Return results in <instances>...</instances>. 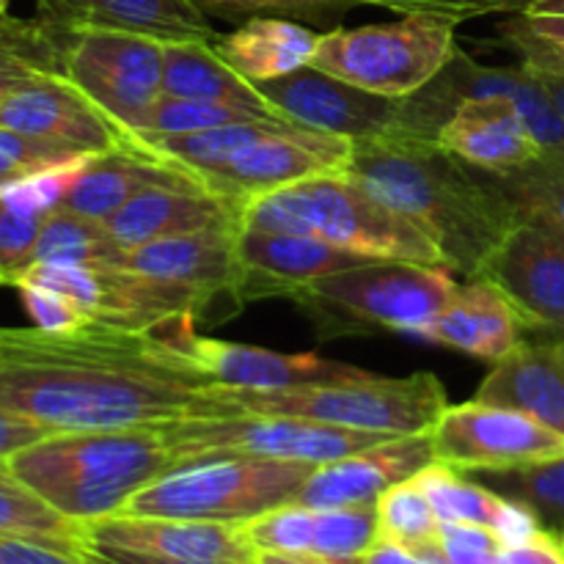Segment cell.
<instances>
[{"label": "cell", "instance_id": "4fadbf2b", "mask_svg": "<svg viewBox=\"0 0 564 564\" xmlns=\"http://www.w3.org/2000/svg\"><path fill=\"white\" fill-rule=\"evenodd\" d=\"M237 231L240 226H215L191 235L163 237L124 253L121 268L141 279L180 290L198 308V319H220L229 306L240 312L237 295Z\"/></svg>", "mask_w": 564, "mask_h": 564}, {"label": "cell", "instance_id": "e0dca14e", "mask_svg": "<svg viewBox=\"0 0 564 564\" xmlns=\"http://www.w3.org/2000/svg\"><path fill=\"white\" fill-rule=\"evenodd\" d=\"M369 262L380 259L345 251L317 237L240 229L237 231V295L242 306L270 297H292L301 286L323 275L361 268Z\"/></svg>", "mask_w": 564, "mask_h": 564}, {"label": "cell", "instance_id": "d590c367", "mask_svg": "<svg viewBox=\"0 0 564 564\" xmlns=\"http://www.w3.org/2000/svg\"><path fill=\"white\" fill-rule=\"evenodd\" d=\"M501 191L510 196L523 218H545L564 231V163L534 158L516 169L494 171Z\"/></svg>", "mask_w": 564, "mask_h": 564}, {"label": "cell", "instance_id": "836d02e7", "mask_svg": "<svg viewBox=\"0 0 564 564\" xmlns=\"http://www.w3.org/2000/svg\"><path fill=\"white\" fill-rule=\"evenodd\" d=\"M124 253L110 237L108 226L99 220L80 218V215L55 209L44 218L39 231L33 262H61L83 264V268H119ZM31 262V264H33Z\"/></svg>", "mask_w": 564, "mask_h": 564}, {"label": "cell", "instance_id": "4dcf8cb0", "mask_svg": "<svg viewBox=\"0 0 564 564\" xmlns=\"http://www.w3.org/2000/svg\"><path fill=\"white\" fill-rule=\"evenodd\" d=\"M66 31L50 22L0 17V97L44 75H64Z\"/></svg>", "mask_w": 564, "mask_h": 564}, {"label": "cell", "instance_id": "ffe728a7", "mask_svg": "<svg viewBox=\"0 0 564 564\" xmlns=\"http://www.w3.org/2000/svg\"><path fill=\"white\" fill-rule=\"evenodd\" d=\"M187 356H191L193 367L202 369L215 386H226V389L275 391L297 389V386L345 383V380H358L369 375L367 369L325 361V358L312 356V352L286 356V352L207 339V336L198 334L191 336Z\"/></svg>", "mask_w": 564, "mask_h": 564}, {"label": "cell", "instance_id": "6f0895ef", "mask_svg": "<svg viewBox=\"0 0 564 564\" xmlns=\"http://www.w3.org/2000/svg\"><path fill=\"white\" fill-rule=\"evenodd\" d=\"M0 286H3V275H0Z\"/></svg>", "mask_w": 564, "mask_h": 564}, {"label": "cell", "instance_id": "7dc6e473", "mask_svg": "<svg viewBox=\"0 0 564 564\" xmlns=\"http://www.w3.org/2000/svg\"><path fill=\"white\" fill-rule=\"evenodd\" d=\"M0 564H88L83 554L53 549L36 540L0 534Z\"/></svg>", "mask_w": 564, "mask_h": 564}, {"label": "cell", "instance_id": "7bdbcfd3", "mask_svg": "<svg viewBox=\"0 0 564 564\" xmlns=\"http://www.w3.org/2000/svg\"><path fill=\"white\" fill-rule=\"evenodd\" d=\"M42 224V215L22 213L0 196V275H3V286L11 284L14 275L33 262Z\"/></svg>", "mask_w": 564, "mask_h": 564}, {"label": "cell", "instance_id": "d6986e66", "mask_svg": "<svg viewBox=\"0 0 564 564\" xmlns=\"http://www.w3.org/2000/svg\"><path fill=\"white\" fill-rule=\"evenodd\" d=\"M83 527H86V543L113 545V549L165 556V560L253 564L259 556L242 538L240 523L160 516H110L83 523Z\"/></svg>", "mask_w": 564, "mask_h": 564}, {"label": "cell", "instance_id": "60d3db41", "mask_svg": "<svg viewBox=\"0 0 564 564\" xmlns=\"http://www.w3.org/2000/svg\"><path fill=\"white\" fill-rule=\"evenodd\" d=\"M248 121H268L259 113H251L246 108L224 102H207V99H187V97H163L154 102L152 113L147 119L143 132H160V135H174V132H196L213 130V127L229 124H248ZM275 124V121H270ZM284 127V124H281Z\"/></svg>", "mask_w": 564, "mask_h": 564}, {"label": "cell", "instance_id": "277c9868", "mask_svg": "<svg viewBox=\"0 0 564 564\" xmlns=\"http://www.w3.org/2000/svg\"><path fill=\"white\" fill-rule=\"evenodd\" d=\"M240 229L317 237L367 259L446 268L438 248L408 218L386 207L350 174H319L251 198Z\"/></svg>", "mask_w": 564, "mask_h": 564}, {"label": "cell", "instance_id": "bcb514c9", "mask_svg": "<svg viewBox=\"0 0 564 564\" xmlns=\"http://www.w3.org/2000/svg\"><path fill=\"white\" fill-rule=\"evenodd\" d=\"M22 303H25L28 317L33 319V328L50 330V334H66V330H77L83 325L94 323L75 301H69L61 292L47 290L39 284H17Z\"/></svg>", "mask_w": 564, "mask_h": 564}, {"label": "cell", "instance_id": "f5cc1de1", "mask_svg": "<svg viewBox=\"0 0 564 564\" xmlns=\"http://www.w3.org/2000/svg\"><path fill=\"white\" fill-rule=\"evenodd\" d=\"M253 564H339L312 554H259Z\"/></svg>", "mask_w": 564, "mask_h": 564}, {"label": "cell", "instance_id": "db71d44e", "mask_svg": "<svg viewBox=\"0 0 564 564\" xmlns=\"http://www.w3.org/2000/svg\"><path fill=\"white\" fill-rule=\"evenodd\" d=\"M523 14H538V17H564V0H538L529 6Z\"/></svg>", "mask_w": 564, "mask_h": 564}, {"label": "cell", "instance_id": "30bf717a", "mask_svg": "<svg viewBox=\"0 0 564 564\" xmlns=\"http://www.w3.org/2000/svg\"><path fill=\"white\" fill-rule=\"evenodd\" d=\"M64 77L127 138L147 130L163 97V42L121 31H66Z\"/></svg>", "mask_w": 564, "mask_h": 564}, {"label": "cell", "instance_id": "9a60e30c", "mask_svg": "<svg viewBox=\"0 0 564 564\" xmlns=\"http://www.w3.org/2000/svg\"><path fill=\"white\" fill-rule=\"evenodd\" d=\"M257 86L281 116L303 130L328 132L358 143L394 135L402 127V99L364 91L314 66Z\"/></svg>", "mask_w": 564, "mask_h": 564}, {"label": "cell", "instance_id": "9f6ffc18", "mask_svg": "<svg viewBox=\"0 0 564 564\" xmlns=\"http://www.w3.org/2000/svg\"><path fill=\"white\" fill-rule=\"evenodd\" d=\"M9 3H11V0H0V17H6V11H9Z\"/></svg>", "mask_w": 564, "mask_h": 564}, {"label": "cell", "instance_id": "f6af8a7d", "mask_svg": "<svg viewBox=\"0 0 564 564\" xmlns=\"http://www.w3.org/2000/svg\"><path fill=\"white\" fill-rule=\"evenodd\" d=\"M538 0H389L386 9L397 14H427L455 25L488 14H523Z\"/></svg>", "mask_w": 564, "mask_h": 564}, {"label": "cell", "instance_id": "9c48e42d", "mask_svg": "<svg viewBox=\"0 0 564 564\" xmlns=\"http://www.w3.org/2000/svg\"><path fill=\"white\" fill-rule=\"evenodd\" d=\"M312 463L301 460H209L174 468L138 490L119 516L191 518L242 523L273 507L295 501Z\"/></svg>", "mask_w": 564, "mask_h": 564}, {"label": "cell", "instance_id": "5b68a950", "mask_svg": "<svg viewBox=\"0 0 564 564\" xmlns=\"http://www.w3.org/2000/svg\"><path fill=\"white\" fill-rule=\"evenodd\" d=\"M209 402V413H268L380 435L430 433L441 413L449 408L444 383L433 372H416L408 378H380L369 372L367 378L345 383L275 391L213 386Z\"/></svg>", "mask_w": 564, "mask_h": 564}, {"label": "cell", "instance_id": "816d5d0a", "mask_svg": "<svg viewBox=\"0 0 564 564\" xmlns=\"http://www.w3.org/2000/svg\"><path fill=\"white\" fill-rule=\"evenodd\" d=\"M361 564H435V562L424 560V556L419 554H411V551L400 549V545L394 543L378 540V543L367 551V556H364Z\"/></svg>", "mask_w": 564, "mask_h": 564}, {"label": "cell", "instance_id": "cb8c5ba5", "mask_svg": "<svg viewBox=\"0 0 564 564\" xmlns=\"http://www.w3.org/2000/svg\"><path fill=\"white\" fill-rule=\"evenodd\" d=\"M413 336L496 364L523 339V325L494 281L466 279L449 306Z\"/></svg>", "mask_w": 564, "mask_h": 564}, {"label": "cell", "instance_id": "1f68e13d", "mask_svg": "<svg viewBox=\"0 0 564 564\" xmlns=\"http://www.w3.org/2000/svg\"><path fill=\"white\" fill-rule=\"evenodd\" d=\"M0 534L36 540L69 554H83L86 549V527L55 512L47 501L17 482L6 466H0Z\"/></svg>", "mask_w": 564, "mask_h": 564}, {"label": "cell", "instance_id": "f907efd6", "mask_svg": "<svg viewBox=\"0 0 564 564\" xmlns=\"http://www.w3.org/2000/svg\"><path fill=\"white\" fill-rule=\"evenodd\" d=\"M83 560L88 564H220V562H185V560H165V556L138 554V551L113 549V545H94L86 543Z\"/></svg>", "mask_w": 564, "mask_h": 564}, {"label": "cell", "instance_id": "c3c4849f", "mask_svg": "<svg viewBox=\"0 0 564 564\" xmlns=\"http://www.w3.org/2000/svg\"><path fill=\"white\" fill-rule=\"evenodd\" d=\"M494 564H564V538L540 529L523 543L505 545Z\"/></svg>", "mask_w": 564, "mask_h": 564}, {"label": "cell", "instance_id": "83f0119b", "mask_svg": "<svg viewBox=\"0 0 564 564\" xmlns=\"http://www.w3.org/2000/svg\"><path fill=\"white\" fill-rule=\"evenodd\" d=\"M416 482L427 494L441 523L485 527L505 545L523 543L540 532V523L534 521L532 512L523 510L516 501H507L505 496L494 494L482 482H471L468 474L455 471V468L433 463L422 474H416Z\"/></svg>", "mask_w": 564, "mask_h": 564}, {"label": "cell", "instance_id": "5bb4252c", "mask_svg": "<svg viewBox=\"0 0 564 564\" xmlns=\"http://www.w3.org/2000/svg\"><path fill=\"white\" fill-rule=\"evenodd\" d=\"M516 308L523 334L564 339V231L545 218H523L482 275Z\"/></svg>", "mask_w": 564, "mask_h": 564}, {"label": "cell", "instance_id": "d4e9b609", "mask_svg": "<svg viewBox=\"0 0 564 564\" xmlns=\"http://www.w3.org/2000/svg\"><path fill=\"white\" fill-rule=\"evenodd\" d=\"M510 94L463 102L457 113L441 127V147L485 171L516 169L540 158V147L523 124Z\"/></svg>", "mask_w": 564, "mask_h": 564}, {"label": "cell", "instance_id": "ba28073f", "mask_svg": "<svg viewBox=\"0 0 564 564\" xmlns=\"http://www.w3.org/2000/svg\"><path fill=\"white\" fill-rule=\"evenodd\" d=\"M455 22L427 14H402L383 25L334 28L319 33L314 69L364 91L405 99L427 86L460 47Z\"/></svg>", "mask_w": 564, "mask_h": 564}, {"label": "cell", "instance_id": "681fc988", "mask_svg": "<svg viewBox=\"0 0 564 564\" xmlns=\"http://www.w3.org/2000/svg\"><path fill=\"white\" fill-rule=\"evenodd\" d=\"M53 430H47L44 424L31 422V419L20 416V413H11L0 408V466H6L11 455H17L25 446L36 444L44 435H50Z\"/></svg>", "mask_w": 564, "mask_h": 564}, {"label": "cell", "instance_id": "3957f363", "mask_svg": "<svg viewBox=\"0 0 564 564\" xmlns=\"http://www.w3.org/2000/svg\"><path fill=\"white\" fill-rule=\"evenodd\" d=\"M11 477L77 523L119 516L149 482L169 474L158 427L50 433L6 460Z\"/></svg>", "mask_w": 564, "mask_h": 564}, {"label": "cell", "instance_id": "ee69618b", "mask_svg": "<svg viewBox=\"0 0 564 564\" xmlns=\"http://www.w3.org/2000/svg\"><path fill=\"white\" fill-rule=\"evenodd\" d=\"M505 549L499 538L485 527L471 523H441L438 545L430 562L435 564H494Z\"/></svg>", "mask_w": 564, "mask_h": 564}, {"label": "cell", "instance_id": "52a82bcc", "mask_svg": "<svg viewBox=\"0 0 564 564\" xmlns=\"http://www.w3.org/2000/svg\"><path fill=\"white\" fill-rule=\"evenodd\" d=\"M171 466H193L209 460H301L312 466L341 460L347 455L380 444L394 435L364 433L268 413H204L158 424ZM171 468V471H174Z\"/></svg>", "mask_w": 564, "mask_h": 564}, {"label": "cell", "instance_id": "8d00e7d4", "mask_svg": "<svg viewBox=\"0 0 564 564\" xmlns=\"http://www.w3.org/2000/svg\"><path fill=\"white\" fill-rule=\"evenodd\" d=\"M380 540L378 507H334L314 510L312 556L339 564H361Z\"/></svg>", "mask_w": 564, "mask_h": 564}, {"label": "cell", "instance_id": "f1b7e54d", "mask_svg": "<svg viewBox=\"0 0 564 564\" xmlns=\"http://www.w3.org/2000/svg\"><path fill=\"white\" fill-rule=\"evenodd\" d=\"M319 33L286 17H251L215 42L226 64L251 83L275 80L312 64Z\"/></svg>", "mask_w": 564, "mask_h": 564}, {"label": "cell", "instance_id": "f546056e", "mask_svg": "<svg viewBox=\"0 0 564 564\" xmlns=\"http://www.w3.org/2000/svg\"><path fill=\"white\" fill-rule=\"evenodd\" d=\"M284 130L281 124L270 121H248V124L213 127V130L196 132H174V135H160V132H135L130 135L127 147L138 149L141 154L160 160L171 169L182 171L196 182V176L207 171L220 169L237 154L246 152L257 141H262L268 132Z\"/></svg>", "mask_w": 564, "mask_h": 564}, {"label": "cell", "instance_id": "2e32d148", "mask_svg": "<svg viewBox=\"0 0 564 564\" xmlns=\"http://www.w3.org/2000/svg\"><path fill=\"white\" fill-rule=\"evenodd\" d=\"M0 127L77 154H108L127 149L130 141L64 75H44L6 91L0 97Z\"/></svg>", "mask_w": 564, "mask_h": 564}, {"label": "cell", "instance_id": "d6a6232c", "mask_svg": "<svg viewBox=\"0 0 564 564\" xmlns=\"http://www.w3.org/2000/svg\"><path fill=\"white\" fill-rule=\"evenodd\" d=\"M479 482L534 516L543 532L564 538V455L505 471H477Z\"/></svg>", "mask_w": 564, "mask_h": 564}, {"label": "cell", "instance_id": "e575fe53", "mask_svg": "<svg viewBox=\"0 0 564 564\" xmlns=\"http://www.w3.org/2000/svg\"><path fill=\"white\" fill-rule=\"evenodd\" d=\"M378 529L380 540L394 543L411 554L430 556L435 554L441 534V518L435 516L427 494L416 477L397 482L378 499Z\"/></svg>", "mask_w": 564, "mask_h": 564}, {"label": "cell", "instance_id": "74e56055", "mask_svg": "<svg viewBox=\"0 0 564 564\" xmlns=\"http://www.w3.org/2000/svg\"><path fill=\"white\" fill-rule=\"evenodd\" d=\"M204 17H218L226 22H246L251 17H286L297 22H328L356 6H380L389 0H191Z\"/></svg>", "mask_w": 564, "mask_h": 564}, {"label": "cell", "instance_id": "7a4b0ae2", "mask_svg": "<svg viewBox=\"0 0 564 564\" xmlns=\"http://www.w3.org/2000/svg\"><path fill=\"white\" fill-rule=\"evenodd\" d=\"M345 174L411 220L444 257L446 270L479 279L521 213L494 171L468 165L438 141L394 132L352 147Z\"/></svg>", "mask_w": 564, "mask_h": 564}, {"label": "cell", "instance_id": "6da1fadb", "mask_svg": "<svg viewBox=\"0 0 564 564\" xmlns=\"http://www.w3.org/2000/svg\"><path fill=\"white\" fill-rule=\"evenodd\" d=\"M196 323L169 314L143 328L105 319L66 334L0 328V408L53 433L204 416L215 383L187 356Z\"/></svg>", "mask_w": 564, "mask_h": 564}, {"label": "cell", "instance_id": "ac0fdd59", "mask_svg": "<svg viewBox=\"0 0 564 564\" xmlns=\"http://www.w3.org/2000/svg\"><path fill=\"white\" fill-rule=\"evenodd\" d=\"M433 463L435 452L430 433L394 435L356 455L317 466L295 501L312 510L378 505L391 485L413 479Z\"/></svg>", "mask_w": 564, "mask_h": 564}, {"label": "cell", "instance_id": "8992f818", "mask_svg": "<svg viewBox=\"0 0 564 564\" xmlns=\"http://www.w3.org/2000/svg\"><path fill=\"white\" fill-rule=\"evenodd\" d=\"M457 292L446 268L413 262H380L323 275L301 286L295 301L323 336H358L397 330L416 334L438 317Z\"/></svg>", "mask_w": 564, "mask_h": 564}, {"label": "cell", "instance_id": "484cf974", "mask_svg": "<svg viewBox=\"0 0 564 564\" xmlns=\"http://www.w3.org/2000/svg\"><path fill=\"white\" fill-rule=\"evenodd\" d=\"M163 94L169 97L207 99V102L235 105L262 119L284 127L292 124L273 108L262 88L226 64L215 42H169L163 44Z\"/></svg>", "mask_w": 564, "mask_h": 564}, {"label": "cell", "instance_id": "4316f807", "mask_svg": "<svg viewBox=\"0 0 564 564\" xmlns=\"http://www.w3.org/2000/svg\"><path fill=\"white\" fill-rule=\"evenodd\" d=\"M176 182L193 180L149 154H141L138 149H116V152L88 160L58 209L105 224L110 215L119 213L130 198H135L147 187L176 185Z\"/></svg>", "mask_w": 564, "mask_h": 564}, {"label": "cell", "instance_id": "7402d4cb", "mask_svg": "<svg viewBox=\"0 0 564 564\" xmlns=\"http://www.w3.org/2000/svg\"><path fill=\"white\" fill-rule=\"evenodd\" d=\"M474 400L516 408L564 435V339L523 334V339L494 364Z\"/></svg>", "mask_w": 564, "mask_h": 564}, {"label": "cell", "instance_id": "ab89813d", "mask_svg": "<svg viewBox=\"0 0 564 564\" xmlns=\"http://www.w3.org/2000/svg\"><path fill=\"white\" fill-rule=\"evenodd\" d=\"M499 33L527 69L564 77V17L512 14L501 22Z\"/></svg>", "mask_w": 564, "mask_h": 564}, {"label": "cell", "instance_id": "44dd1931", "mask_svg": "<svg viewBox=\"0 0 564 564\" xmlns=\"http://www.w3.org/2000/svg\"><path fill=\"white\" fill-rule=\"evenodd\" d=\"M39 20L58 31H121L158 42H218L209 17L191 0H36Z\"/></svg>", "mask_w": 564, "mask_h": 564}, {"label": "cell", "instance_id": "b9f144b4", "mask_svg": "<svg viewBox=\"0 0 564 564\" xmlns=\"http://www.w3.org/2000/svg\"><path fill=\"white\" fill-rule=\"evenodd\" d=\"M77 158H83V154L0 127V187L28 180L33 174H42V171Z\"/></svg>", "mask_w": 564, "mask_h": 564}, {"label": "cell", "instance_id": "603a6c76", "mask_svg": "<svg viewBox=\"0 0 564 564\" xmlns=\"http://www.w3.org/2000/svg\"><path fill=\"white\" fill-rule=\"evenodd\" d=\"M121 251H132L163 237L191 235L215 226H240V215L224 198L196 182L154 185L138 193L105 220Z\"/></svg>", "mask_w": 564, "mask_h": 564}, {"label": "cell", "instance_id": "f35d334b", "mask_svg": "<svg viewBox=\"0 0 564 564\" xmlns=\"http://www.w3.org/2000/svg\"><path fill=\"white\" fill-rule=\"evenodd\" d=\"M240 532L257 554H312L314 510L286 501L242 521Z\"/></svg>", "mask_w": 564, "mask_h": 564}, {"label": "cell", "instance_id": "11a10c76", "mask_svg": "<svg viewBox=\"0 0 564 564\" xmlns=\"http://www.w3.org/2000/svg\"><path fill=\"white\" fill-rule=\"evenodd\" d=\"M538 75H540V72H538ZM540 77H543L545 88H549V94L554 97L556 108H560L562 116H564V77H554V75H540Z\"/></svg>", "mask_w": 564, "mask_h": 564}, {"label": "cell", "instance_id": "7c38bea8", "mask_svg": "<svg viewBox=\"0 0 564 564\" xmlns=\"http://www.w3.org/2000/svg\"><path fill=\"white\" fill-rule=\"evenodd\" d=\"M352 147L356 141L350 138L284 127L268 132L262 141L248 147L220 169L196 176V182L224 198L240 215L251 198L312 176L345 171L352 158Z\"/></svg>", "mask_w": 564, "mask_h": 564}, {"label": "cell", "instance_id": "8fae6325", "mask_svg": "<svg viewBox=\"0 0 564 564\" xmlns=\"http://www.w3.org/2000/svg\"><path fill=\"white\" fill-rule=\"evenodd\" d=\"M430 438L435 463L460 474L505 471L564 455V435L516 408L479 400L446 408Z\"/></svg>", "mask_w": 564, "mask_h": 564}]
</instances>
